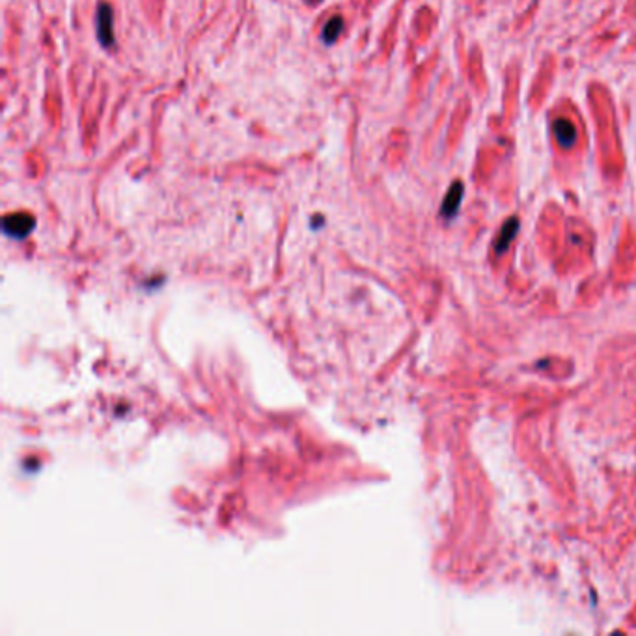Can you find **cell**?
I'll list each match as a JSON object with an SVG mask.
<instances>
[{
	"label": "cell",
	"instance_id": "6da1fadb",
	"mask_svg": "<svg viewBox=\"0 0 636 636\" xmlns=\"http://www.w3.org/2000/svg\"><path fill=\"white\" fill-rule=\"evenodd\" d=\"M114 14L110 4L101 2L97 8V14H95V28H97V40H99L101 47L110 49L114 45Z\"/></svg>",
	"mask_w": 636,
	"mask_h": 636
},
{
	"label": "cell",
	"instance_id": "7a4b0ae2",
	"mask_svg": "<svg viewBox=\"0 0 636 636\" xmlns=\"http://www.w3.org/2000/svg\"><path fill=\"white\" fill-rule=\"evenodd\" d=\"M34 228V217L28 213H15L4 219V232L14 237H25Z\"/></svg>",
	"mask_w": 636,
	"mask_h": 636
},
{
	"label": "cell",
	"instance_id": "3957f363",
	"mask_svg": "<svg viewBox=\"0 0 636 636\" xmlns=\"http://www.w3.org/2000/svg\"><path fill=\"white\" fill-rule=\"evenodd\" d=\"M463 194H464L463 183H461V181H454L450 189H448L446 196H444L443 206H440V215H443L444 219H451V217H456V213L459 211V206H461Z\"/></svg>",
	"mask_w": 636,
	"mask_h": 636
},
{
	"label": "cell",
	"instance_id": "277c9868",
	"mask_svg": "<svg viewBox=\"0 0 636 636\" xmlns=\"http://www.w3.org/2000/svg\"><path fill=\"white\" fill-rule=\"evenodd\" d=\"M552 133L562 148H571L577 142V129L569 119H556L552 123Z\"/></svg>",
	"mask_w": 636,
	"mask_h": 636
},
{
	"label": "cell",
	"instance_id": "5b68a950",
	"mask_svg": "<svg viewBox=\"0 0 636 636\" xmlns=\"http://www.w3.org/2000/svg\"><path fill=\"white\" fill-rule=\"evenodd\" d=\"M517 230H519V219H517V217H511V219H508L506 222H504L502 230H500V233H498L497 245H495V248H497L498 254L506 250V248H508V246L511 245V241H513V239H515V235H517Z\"/></svg>",
	"mask_w": 636,
	"mask_h": 636
},
{
	"label": "cell",
	"instance_id": "8992f818",
	"mask_svg": "<svg viewBox=\"0 0 636 636\" xmlns=\"http://www.w3.org/2000/svg\"><path fill=\"white\" fill-rule=\"evenodd\" d=\"M342 30H344V19H342L340 15H334L332 19H329L325 23L323 32H321V40H323L325 45H332V43L340 38Z\"/></svg>",
	"mask_w": 636,
	"mask_h": 636
}]
</instances>
